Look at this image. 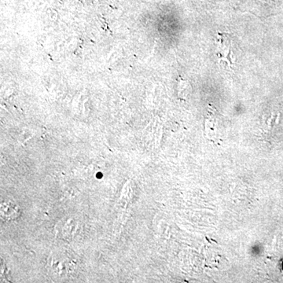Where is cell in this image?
I'll list each match as a JSON object with an SVG mask.
<instances>
[{
    "label": "cell",
    "instance_id": "cell-1",
    "mask_svg": "<svg viewBox=\"0 0 283 283\" xmlns=\"http://www.w3.org/2000/svg\"><path fill=\"white\" fill-rule=\"evenodd\" d=\"M17 207L15 204L9 202L8 203H2L1 206V213L2 217L4 218L10 220L11 218H15L17 217Z\"/></svg>",
    "mask_w": 283,
    "mask_h": 283
}]
</instances>
